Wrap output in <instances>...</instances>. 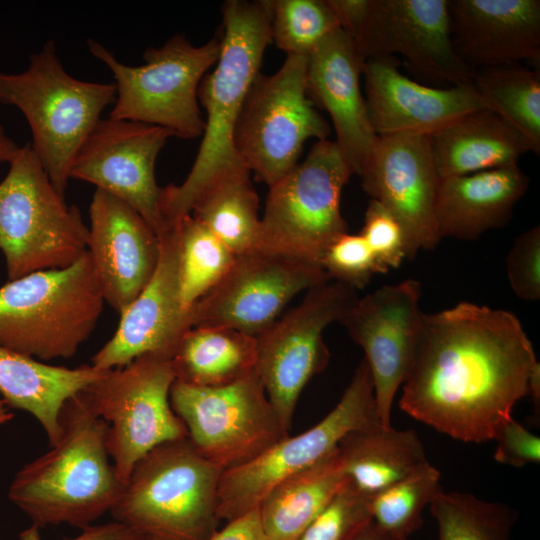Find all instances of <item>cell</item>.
<instances>
[{
	"mask_svg": "<svg viewBox=\"0 0 540 540\" xmlns=\"http://www.w3.org/2000/svg\"><path fill=\"white\" fill-rule=\"evenodd\" d=\"M428 138L441 179L518 165L533 152L519 131L488 109L469 112Z\"/></svg>",
	"mask_w": 540,
	"mask_h": 540,
	"instance_id": "27",
	"label": "cell"
},
{
	"mask_svg": "<svg viewBox=\"0 0 540 540\" xmlns=\"http://www.w3.org/2000/svg\"><path fill=\"white\" fill-rule=\"evenodd\" d=\"M176 380L219 387L256 371L257 340L222 326H195L180 338L171 358Z\"/></svg>",
	"mask_w": 540,
	"mask_h": 540,
	"instance_id": "29",
	"label": "cell"
},
{
	"mask_svg": "<svg viewBox=\"0 0 540 540\" xmlns=\"http://www.w3.org/2000/svg\"><path fill=\"white\" fill-rule=\"evenodd\" d=\"M493 458L500 464L522 468L540 462V438L513 417L497 431Z\"/></svg>",
	"mask_w": 540,
	"mask_h": 540,
	"instance_id": "41",
	"label": "cell"
},
{
	"mask_svg": "<svg viewBox=\"0 0 540 540\" xmlns=\"http://www.w3.org/2000/svg\"><path fill=\"white\" fill-rule=\"evenodd\" d=\"M378 423L373 382L362 359L342 397L322 420L287 436L252 461L222 472L219 519L229 522L258 508L275 486L329 456L347 434Z\"/></svg>",
	"mask_w": 540,
	"mask_h": 540,
	"instance_id": "12",
	"label": "cell"
},
{
	"mask_svg": "<svg viewBox=\"0 0 540 540\" xmlns=\"http://www.w3.org/2000/svg\"><path fill=\"white\" fill-rule=\"evenodd\" d=\"M87 45L115 79L117 96L110 118L160 126L186 140L203 135L205 120L198 104V88L219 59L220 38L194 46L185 36L176 34L162 46L146 49L145 63L140 66L121 63L93 39Z\"/></svg>",
	"mask_w": 540,
	"mask_h": 540,
	"instance_id": "8",
	"label": "cell"
},
{
	"mask_svg": "<svg viewBox=\"0 0 540 540\" xmlns=\"http://www.w3.org/2000/svg\"><path fill=\"white\" fill-rule=\"evenodd\" d=\"M347 482L338 448L280 482L258 507L267 540H296Z\"/></svg>",
	"mask_w": 540,
	"mask_h": 540,
	"instance_id": "30",
	"label": "cell"
},
{
	"mask_svg": "<svg viewBox=\"0 0 540 540\" xmlns=\"http://www.w3.org/2000/svg\"><path fill=\"white\" fill-rule=\"evenodd\" d=\"M472 85L486 109L502 117L540 153V72L520 63L474 70Z\"/></svg>",
	"mask_w": 540,
	"mask_h": 540,
	"instance_id": "32",
	"label": "cell"
},
{
	"mask_svg": "<svg viewBox=\"0 0 540 540\" xmlns=\"http://www.w3.org/2000/svg\"><path fill=\"white\" fill-rule=\"evenodd\" d=\"M399 65L395 56L364 63L366 107L377 136L429 137L469 112L486 109L472 83L428 87L403 75Z\"/></svg>",
	"mask_w": 540,
	"mask_h": 540,
	"instance_id": "22",
	"label": "cell"
},
{
	"mask_svg": "<svg viewBox=\"0 0 540 540\" xmlns=\"http://www.w3.org/2000/svg\"><path fill=\"white\" fill-rule=\"evenodd\" d=\"M359 176L370 198L385 206L400 223L407 259L438 245L441 237L435 207L441 177L428 137L378 136Z\"/></svg>",
	"mask_w": 540,
	"mask_h": 540,
	"instance_id": "18",
	"label": "cell"
},
{
	"mask_svg": "<svg viewBox=\"0 0 540 540\" xmlns=\"http://www.w3.org/2000/svg\"><path fill=\"white\" fill-rule=\"evenodd\" d=\"M451 40L471 69L540 60L539 0H448Z\"/></svg>",
	"mask_w": 540,
	"mask_h": 540,
	"instance_id": "24",
	"label": "cell"
},
{
	"mask_svg": "<svg viewBox=\"0 0 540 540\" xmlns=\"http://www.w3.org/2000/svg\"><path fill=\"white\" fill-rule=\"evenodd\" d=\"M506 272L514 294L525 301L540 298V227L521 233L506 256Z\"/></svg>",
	"mask_w": 540,
	"mask_h": 540,
	"instance_id": "40",
	"label": "cell"
},
{
	"mask_svg": "<svg viewBox=\"0 0 540 540\" xmlns=\"http://www.w3.org/2000/svg\"><path fill=\"white\" fill-rule=\"evenodd\" d=\"M352 540H408L392 535L380 527L373 521L366 525Z\"/></svg>",
	"mask_w": 540,
	"mask_h": 540,
	"instance_id": "44",
	"label": "cell"
},
{
	"mask_svg": "<svg viewBox=\"0 0 540 540\" xmlns=\"http://www.w3.org/2000/svg\"><path fill=\"white\" fill-rule=\"evenodd\" d=\"M155 272L136 299L120 313L112 338L93 356L99 370L121 368L144 354L172 358L182 335L191 328L181 306L179 239L175 227L159 236Z\"/></svg>",
	"mask_w": 540,
	"mask_h": 540,
	"instance_id": "21",
	"label": "cell"
},
{
	"mask_svg": "<svg viewBox=\"0 0 540 540\" xmlns=\"http://www.w3.org/2000/svg\"><path fill=\"white\" fill-rule=\"evenodd\" d=\"M207 540H267L259 508H256L216 530Z\"/></svg>",
	"mask_w": 540,
	"mask_h": 540,
	"instance_id": "42",
	"label": "cell"
},
{
	"mask_svg": "<svg viewBox=\"0 0 540 540\" xmlns=\"http://www.w3.org/2000/svg\"><path fill=\"white\" fill-rule=\"evenodd\" d=\"M175 380L171 358L144 354L124 367L104 370L79 392L107 424V452L123 484L152 449L188 437L170 404Z\"/></svg>",
	"mask_w": 540,
	"mask_h": 540,
	"instance_id": "9",
	"label": "cell"
},
{
	"mask_svg": "<svg viewBox=\"0 0 540 540\" xmlns=\"http://www.w3.org/2000/svg\"><path fill=\"white\" fill-rule=\"evenodd\" d=\"M104 302L87 251L66 268L10 280L0 287V346L39 361L70 358Z\"/></svg>",
	"mask_w": 540,
	"mask_h": 540,
	"instance_id": "6",
	"label": "cell"
},
{
	"mask_svg": "<svg viewBox=\"0 0 540 540\" xmlns=\"http://www.w3.org/2000/svg\"><path fill=\"white\" fill-rule=\"evenodd\" d=\"M89 216L87 253L104 301L120 314L152 278L159 237L136 210L101 189Z\"/></svg>",
	"mask_w": 540,
	"mask_h": 540,
	"instance_id": "20",
	"label": "cell"
},
{
	"mask_svg": "<svg viewBox=\"0 0 540 540\" xmlns=\"http://www.w3.org/2000/svg\"><path fill=\"white\" fill-rule=\"evenodd\" d=\"M429 510L437 524V540H511L518 514L510 506L440 488Z\"/></svg>",
	"mask_w": 540,
	"mask_h": 540,
	"instance_id": "33",
	"label": "cell"
},
{
	"mask_svg": "<svg viewBox=\"0 0 540 540\" xmlns=\"http://www.w3.org/2000/svg\"><path fill=\"white\" fill-rule=\"evenodd\" d=\"M250 175L242 168L221 177L201 194L190 214L235 256L256 250L260 238L259 200Z\"/></svg>",
	"mask_w": 540,
	"mask_h": 540,
	"instance_id": "31",
	"label": "cell"
},
{
	"mask_svg": "<svg viewBox=\"0 0 540 540\" xmlns=\"http://www.w3.org/2000/svg\"><path fill=\"white\" fill-rule=\"evenodd\" d=\"M18 149L19 146L12 139L8 137L0 139V162H9Z\"/></svg>",
	"mask_w": 540,
	"mask_h": 540,
	"instance_id": "45",
	"label": "cell"
},
{
	"mask_svg": "<svg viewBox=\"0 0 540 540\" xmlns=\"http://www.w3.org/2000/svg\"><path fill=\"white\" fill-rule=\"evenodd\" d=\"M357 298L354 288L331 279L308 289L301 303L256 336V372L288 430L303 389L329 362L323 331Z\"/></svg>",
	"mask_w": 540,
	"mask_h": 540,
	"instance_id": "14",
	"label": "cell"
},
{
	"mask_svg": "<svg viewBox=\"0 0 540 540\" xmlns=\"http://www.w3.org/2000/svg\"><path fill=\"white\" fill-rule=\"evenodd\" d=\"M540 364L513 313L471 302L422 316L399 406L465 443L493 441Z\"/></svg>",
	"mask_w": 540,
	"mask_h": 540,
	"instance_id": "1",
	"label": "cell"
},
{
	"mask_svg": "<svg viewBox=\"0 0 540 540\" xmlns=\"http://www.w3.org/2000/svg\"><path fill=\"white\" fill-rule=\"evenodd\" d=\"M352 41L364 60L397 53L430 79L453 86L472 83L474 70L452 44L448 0H370Z\"/></svg>",
	"mask_w": 540,
	"mask_h": 540,
	"instance_id": "19",
	"label": "cell"
},
{
	"mask_svg": "<svg viewBox=\"0 0 540 540\" xmlns=\"http://www.w3.org/2000/svg\"><path fill=\"white\" fill-rule=\"evenodd\" d=\"M370 500L347 482L296 540H352L372 521Z\"/></svg>",
	"mask_w": 540,
	"mask_h": 540,
	"instance_id": "37",
	"label": "cell"
},
{
	"mask_svg": "<svg viewBox=\"0 0 540 540\" xmlns=\"http://www.w3.org/2000/svg\"><path fill=\"white\" fill-rule=\"evenodd\" d=\"M104 370L92 365L53 366L0 346V394L42 426L50 447L60 439V412L65 402L96 380Z\"/></svg>",
	"mask_w": 540,
	"mask_h": 540,
	"instance_id": "26",
	"label": "cell"
},
{
	"mask_svg": "<svg viewBox=\"0 0 540 540\" xmlns=\"http://www.w3.org/2000/svg\"><path fill=\"white\" fill-rule=\"evenodd\" d=\"M441 473L431 463L393 484L370 500L372 521L400 538L409 537L423 524L422 513L442 488Z\"/></svg>",
	"mask_w": 540,
	"mask_h": 540,
	"instance_id": "35",
	"label": "cell"
},
{
	"mask_svg": "<svg viewBox=\"0 0 540 540\" xmlns=\"http://www.w3.org/2000/svg\"><path fill=\"white\" fill-rule=\"evenodd\" d=\"M13 414L9 411V406L3 398H0V426L10 421Z\"/></svg>",
	"mask_w": 540,
	"mask_h": 540,
	"instance_id": "46",
	"label": "cell"
},
{
	"mask_svg": "<svg viewBox=\"0 0 540 540\" xmlns=\"http://www.w3.org/2000/svg\"><path fill=\"white\" fill-rule=\"evenodd\" d=\"M331 280L316 263L253 250L235 256L223 277L189 312L195 326H222L258 336L298 293Z\"/></svg>",
	"mask_w": 540,
	"mask_h": 540,
	"instance_id": "15",
	"label": "cell"
},
{
	"mask_svg": "<svg viewBox=\"0 0 540 540\" xmlns=\"http://www.w3.org/2000/svg\"><path fill=\"white\" fill-rule=\"evenodd\" d=\"M338 452L348 483L369 498L430 464L415 430L380 423L347 434Z\"/></svg>",
	"mask_w": 540,
	"mask_h": 540,
	"instance_id": "28",
	"label": "cell"
},
{
	"mask_svg": "<svg viewBox=\"0 0 540 540\" xmlns=\"http://www.w3.org/2000/svg\"><path fill=\"white\" fill-rule=\"evenodd\" d=\"M8 163L0 182V251L9 279L72 265L89 235L79 208L54 188L30 143Z\"/></svg>",
	"mask_w": 540,
	"mask_h": 540,
	"instance_id": "7",
	"label": "cell"
},
{
	"mask_svg": "<svg viewBox=\"0 0 540 540\" xmlns=\"http://www.w3.org/2000/svg\"><path fill=\"white\" fill-rule=\"evenodd\" d=\"M170 404L197 451L222 471L252 461L289 436L256 371L219 387L175 380Z\"/></svg>",
	"mask_w": 540,
	"mask_h": 540,
	"instance_id": "13",
	"label": "cell"
},
{
	"mask_svg": "<svg viewBox=\"0 0 540 540\" xmlns=\"http://www.w3.org/2000/svg\"><path fill=\"white\" fill-rule=\"evenodd\" d=\"M221 53L201 80L198 100L206 111L202 142L185 180L160 188L159 208L167 228L191 214L201 194L221 177L247 168L234 146L246 95L260 73L271 41V0H228L222 5Z\"/></svg>",
	"mask_w": 540,
	"mask_h": 540,
	"instance_id": "2",
	"label": "cell"
},
{
	"mask_svg": "<svg viewBox=\"0 0 540 540\" xmlns=\"http://www.w3.org/2000/svg\"><path fill=\"white\" fill-rule=\"evenodd\" d=\"M62 433L51 449L22 467L8 490L33 528L69 524L81 529L110 512L124 484L110 463L107 424L79 392L60 412Z\"/></svg>",
	"mask_w": 540,
	"mask_h": 540,
	"instance_id": "3",
	"label": "cell"
},
{
	"mask_svg": "<svg viewBox=\"0 0 540 540\" xmlns=\"http://www.w3.org/2000/svg\"><path fill=\"white\" fill-rule=\"evenodd\" d=\"M1 540V539H0ZM65 540H143L141 536L129 527L112 521L101 525H90L81 533Z\"/></svg>",
	"mask_w": 540,
	"mask_h": 540,
	"instance_id": "43",
	"label": "cell"
},
{
	"mask_svg": "<svg viewBox=\"0 0 540 540\" xmlns=\"http://www.w3.org/2000/svg\"><path fill=\"white\" fill-rule=\"evenodd\" d=\"M364 63L353 41L337 28L309 54L307 64L308 96L330 115L335 143L358 176L378 137L360 89Z\"/></svg>",
	"mask_w": 540,
	"mask_h": 540,
	"instance_id": "23",
	"label": "cell"
},
{
	"mask_svg": "<svg viewBox=\"0 0 540 540\" xmlns=\"http://www.w3.org/2000/svg\"><path fill=\"white\" fill-rule=\"evenodd\" d=\"M222 472L188 437L163 443L134 465L110 513L143 540H207Z\"/></svg>",
	"mask_w": 540,
	"mask_h": 540,
	"instance_id": "4",
	"label": "cell"
},
{
	"mask_svg": "<svg viewBox=\"0 0 540 540\" xmlns=\"http://www.w3.org/2000/svg\"><path fill=\"white\" fill-rule=\"evenodd\" d=\"M319 264L331 279L355 290L364 288L374 274L384 273L365 239L347 232L327 246Z\"/></svg>",
	"mask_w": 540,
	"mask_h": 540,
	"instance_id": "38",
	"label": "cell"
},
{
	"mask_svg": "<svg viewBox=\"0 0 540 540\" xmlns=\"http://www.w3.org/2000/svg\"><path fill=\"white\" fill-rule=\"evenodd\" d=\"M421 284L406 279L357 298L339 323L365 354L380 423L389 427L395 396L413 360L423 313Z\"/></svg>",
	"mask_w": 540,
	"mask_h": 540,
	"instance_id": "16",
	"label": "cell"
},
{
	"mask_svg": "<svg viewBox=\"0 0 540 540\" xmlns=\"http://www.w3.org/2000/svg\"><path fill=\"white\" fill-rule=\"evenodd\" d=\"M173 133L163 127L108 117L91 131L70 178L94 184L124 201L161 236L168 230L159 208L155 162Z\"/></svg>",
	"mask_w": 540,
	"mask_h": 540,
	"instance_id": "17",
	"label": "cell"
},
{
	"mask_svg": "<svg viewBox=\"0 0 540 540\" xmlns=\"http://www.w3.org/2000/svg\"><path fill=\"white\" fill-rule=\"evenodd\" d=\"M5 130L3 126L0 124V139L5 138Z\"/></svg>",
	"mask_w": 540,
	"mask_h": 540,
	"instance_id": "47",
	"label": "cell"
},
{
	"mask_svg": "<svg viewBox=\"0 0 540 540\" xmlns=\"http://www.w3.org/2000/svg\"><path fill=\"white\" fill-rule=\"evenodd\" d=\"M308 56L287 55L271 75L259 73L234 132L244 165L270 187L297 164L304 143L325 140L331 128L307 92Z\"/></svg>",
	"mask_w": 540,
	"mask_h": 540,
	"instance_id": "11",
	"label": "cell"
},
{
	"mask_svg": "<svg viewBox=\"0 0 540 540\" xmlns=\"http://www.w3.org/2000/svg\"><path fill=\"white\" fill-rule=\"evenodd\" d=\"M352 175L335 141H316L269 187L257 249L319 264L327 246L347 232L340 200Z\"/></svg>",
	"mask_w": 540,
	"mask_h": 540,
	"instance_id": "10",
	"label": "cell"
},
{
	"mask_svg": "<svg viewBox=\"0 0 540 540\" xmlns=\"http://www.w3.org/2000/svg\"><path fill=\"white\" fill-rule=\"evenodd\" d=\"M337 28L327 0H271V41L287 55L309 56Z\"/></svg>",
	"mask_w": 540,
	"mask_h": 540,
	"instance_id": "36",
	"label": "cell"
},
{
	"mask_svg": "<svg viewBox=\"0 0 540 540\" xmlns=\"http://www.w3.org/2000/svg\"><path fill=\"white\" fill-rule=\"evenodd\" d=\"M116 96L114 83L82 81L66 72L53 40L31 55L25 71L0 72V103L23 113L31 148L63 197L77 153Z\"/></svg>",
	"mask_w": 540,
	"mask_h": 540,
	"instance_id": "5",
	"label": "cell"
},
{
	"mask_svg": "<svg viewBox=\"0 0 540 540\" xmlns=\"http://www.w3.org/2000/svg\"><path fill=\"white\" fill-rule=\"evenodd\" d=\"M179 239V291L183 311L192 307L223 277L235 255L191 215L174 226Z\"/></svg>",
	"mask_w": 540,
	"mask_h": 540,
	"instance_id": "34",
	"label": "cell"
},
{
	"mask_svg": "<svg viewBox=\"0 0 540 540\" xmlns=\"http://www.w3.org/2000/svg\"><path fill=\"white\" fill-rule=\"evenodd\" d=\"M360 235L384 273L398 268L407 259L405 235L400 223L376 200L369 201Z\"/></svg>",
	"mask_w": 540,
	"mask_h": 540,
	"instance_id": "39",
	"label": "cell"
},
{
	"mask_svg": "<svg viewBox=\"0 0 540 540\" xmlns=\"http://www.w3.org/2000/svg\"><path fill=\"white\" fill-rule=\"evenodd\" d=\"M528 187L518 165L441 179L435 207L439 236L471 241L505 226Z\"/></svg>",
	"mask_w": 540,
	"mask_h": 540,
	"instance_id": "25",
	"label": "cell"
}]
</instances>
